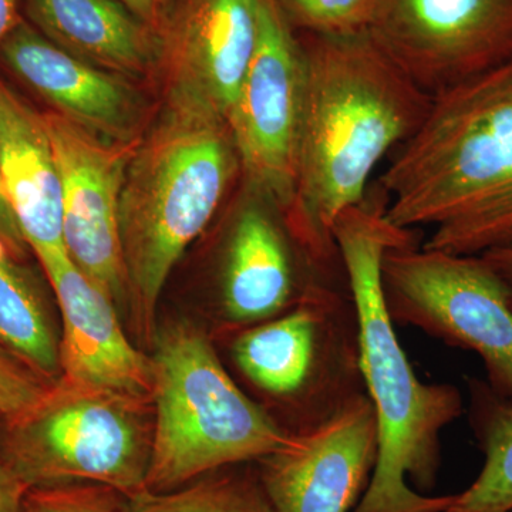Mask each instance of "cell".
<instances>
[{"mask_svg":"<svg viewBox=\"0 0 512 512\" xmlns=\"http://www.w3.org/2000/svg\"><path fill=\"white\" fill-rule=\"evenodd\" d=\"M298 37L303 100L288 218L319 258L343 265L333 225L366 201L377 164L419 130L433 99L367 32Z\"/></svg>","mask_w":512,"mask_h":512,"instance_id":"1","label":"cell"},{"mask_svg":"<svg viewBox=\"0 0 512 512\" xmlns=\"http://www.w3.org/2000/svg\"><path fill=\"white\" fill-rule=\"evenodd\" d=\"M386 218L433 228L423 247L481 255L512 244V55L433 99L384 171Z\"/></svg>","mask_w":512,"mask_h":512,"instance_id":"2","label":"cell"},{"mask_svg":"<svg viewBox=\"0 0 512 512\" xmlns=\"http://www.w3.org/2000/svg\"><path fill=\"white\" fill-rule=\"evenodd\" d=\"M359 318L360 367L375 409L379 451L370 483L352 512H443L451 495H426L440 467V434L464 412L453 384L423 383L414 373L384 302L386 249L421 244L417 229L394 227L386 201H366L333 225Z\"/></svg>","mask_w":512,"mask_h":512,"instance_id":"3","label":"cell"},{"mask_svg":"<svg viewBox=\"0 0 512 512\" xmlns=\"http://www.w3.org/2000/svg\"><path fill=\"white\" fill-rule=\"evenodd\" d=\"M241 177L231 128L215 114L167 104L137 141L121 190L120 239L128 309L150 345L167 279Z\"/></svg>","mask_w":512,"mask_h":512,"instance_id":"4","label":"cell"},{"mask_svg":"<svg viewBox=\"0 0 512 512\" xmlns=\"http://www.w3.org/2000/svg\"><path fill=\"white\" fill-rule=\"evenodd\" d=\"M151 346L153 441L146 490H174L212 471L255 463L291 440L239 387L204 330L190 322L167 323Z\"/></svg>","mask_w":512,"mask_h":512,"instance_id":"5","label":"cell"},{"mask_svg":"<svg viewBox=\"0 0 512 512\" xmlns=\"http://www.w3.org/2000/svg\"><path fill=\"white\" fill-rule=\"evenodd\" d=\"M232 365L289 436L325 426L366 394L359 318L349 289H329L232 333Z\"/></svg>","mask_w":512,"mask_h":512,"instance_id":"6","label":"cell"},{"mask_svg":"<svg viewBox=\"0 0 512 512\" xmlns=\"http://www.w3.org/2000/svg\"><path fill=\"white\" fill-rule=\"evenodd\" d=\"M5 430L0 460L29 488L100 484L123 497L146 490L151 399L59 380Z\"/></svg>","mask_w":512,"mask_h":512,"instance_id":"7","label":"cell"},{"mask_svg":"<svg viewBox=\"0 0 512 512\" xmlns=\"http://www.w3.org/2000/svg\"><path fill=\"white\" fill-rule=\"evenodd\" d=\"M382 286L394 323L476 353L485 382L512 402V305L483 256L421 244L392 247L382 258Z\"/></svg>","mask_w":512,"mask_h":512,"instance_id":"8","label":"cell"},{"mask_svg":"<svg viewBox=\"0 0 512 512\" xmlns=\"http://www.w3.org/2000/svg\"><path fill=\"white\" fill-rule=\"evenodd\" d=\"M222 234L217 305L232 332L281 315L329 289H349L345 265L319 258L288 214L241 178Z\"/></svg>","mask_w":512,"mask_h":512,"instance_id":"9","label":"cell"},{"mask_svg":"<svg viewBox=\"0 0 512 512\" xmlns=\"http://www.w3.org/2000/svg\"><path fill=\"white\" fill-rule=\"evenodd\" d=\"M367 33L436 99L512 55V0H375Z\"/></svg>","mask_w":512,"mask_h":512,"instance_id":"10","label":"cell"},{"mask_svg":"<svg viewBox=\"0 0 512 512\" xmlns=\"http://www.w3.org/2000/svg\"><path fill=\"white\" fill-rule=\"evenodd\" d=\"M303 100L301 42L276 0H258L256 40L228 124L242 178L288 214Z\"/></svg>","mask_w":512,"mask_h":512,"instance_id":"11","label":"cell"},{"mask_svg":"<svg viewBox=\"0 0 512 512\" xmlns=\"http://www.w3.org/2000/svg\"><path fill=\"white\" fill-rule=\"evenodd\" d=\"M62 192L63 242L73 264L128 308L120 239V197L136 143H113L64 119L43 113Z\"/></svg>","mask_w":512,"mask_h":512,"instance_id":"12","label":"cell"},{"mask_svg":"<svg viewBox=\"0 0 512 512\" xmlns=\"http://www.w3.org/2000/svg\"><path fill=\"white\" fill-rule=\"evenodd\" d=\"M258 0H177L157 29L167 104L229 119L254 53Z\"/></svg>","mask_w":512,"mask_h":512,"instance_id":"13","label":"cell"},{"mask_svg":"<svg viewBox=\"0 0 512 512\" xmlns=\"http://www.w3.org/2000/svg\"><path fill=\"white\" fill-rule=\"evenodd\" d=\"M377 451L376 413L363 394L325 426L292 436L255 464L276 512H352L370 483Z\"/></svg>","mask_w":512,"mask_h":512,"instance_id":"14","label":"cell"},{"mask_svg":"<svg viewBox=\"0 0 512 512\" xmlns=\"http://www.w3.org/2000/svg\"><path fill=\"white\" fill-rule=\"evenodd\" d=\"M60 313V379L73 386L151 399L153 363L131 343L117 306L66 251L37 254Z\"/></svg>","mask_w":512,"mask_h":512,"instance_id":"15","label":"cell"},{"mask_svg":"<svg viewBox=\"0 0 512 512\" xmlns=\"http://www.w3.org/2000/svg\"><path fill=\"white\" fill-rule=\"evenodd\" d=\"M0 57L55 113L113 143H136L146 101L127 77L64 52L19 20L0 43Z\"/></svg>","mask_w":512,"mask_h":512,"instance_id":"16","label":"cell"},{"mask_svg":"<svg viewBox=\"0 0 512 512\" xmlns=\"http://www.w3.org/2000/svg\"><path fill=\"white\" fill-rule=\"evenodd\" d=\"M0 174L30 251H66L62 192L45 119L2 80Z\"/></svg>","mask_w":512,"mask_h":512,"instance_id":"17","label":"cell"},{"mask_svg":"<svg viewBox=\"0 0 512 512\" xmlns=\"http://www.w3.org/2000/svg\"><path fill=\"white\" fill-rule=\"evenodd\" d=\"M30 25L83 62L137 77L157 67V30L119 0H25Z\"/></svg>","mask_w":512,"mask_h":512,"instance_id":"18","label":"cell"},{"mask_svg":"<svg viewBox=\"0 0 512 512\" xmlns=\"http://www.w3.org/2000/svg\"><path fill=\"white\" fill-rule=\"evenodd\" d=\"M0 346L33 372L57 383L60 338L32 272L0 241Z\"/></svg>","mask_w":512,"mask_h":512,"instance_id":"19","label":"cell"},{"mask_svg":"<svg viewBox=\"0 0 512 512\" xmlns=\"http://www.w3.org/2000/svg\"><path fill=\"white\" fill-rule=\"evenodd\" d=\"M468 420L484 464L474 483L443 512L512 511V402L498 396L484 380H468Z\"/></svg>","mask_w":512,"mask_h":512,"instance_id":"20","label":"cell"},{"mask_svg":"<svg viewBox=\"0 0 512 512\" xmlns=\"http://www.w3.org/2000/svg\"><path fill=\"white\" fill-rule=\"evenodd\" d=\"M239 466L212 471L174 490H144L124 497L121 512H276L258 471Z\"/></svg>","mask_w":512,"mask_h":512,"instance_id":"21","label":"cell"},{"mask_svg":"<svg viewBox=\"0 0 512 512\" xmlns=\"http://www.w3.org/2000/svg\"><path fill=\"white\" fill-rule=\"evenodd\" d=\"M293 30L306 35L350 36L367 32L375 0H276Z\"/></svg>","mask_w":512,"mask_h":512,"instance_id":"22","label":"cell"},{"mask_svg":"<svg viewBox=\"0 0 512 512\" xmlns=\"http://www.w3.org/2000/svg\"><path fill=\"white\" fill-rule=\"evenodd\" d=\"M124 497L100 484L29 488L22 512H121Z\"/></svg>","mask_w":512,"mask_h":512,"instance_id":"23","label":"cell"},{"mask_svg":"<svg viewBox=\"0 0 512 512\" xmlns=\"http://www.w3.org/2000/svg\"><path fill=\"white\" fill-rule=\"evenodd\" d=\"M53 384L0 346V423L9 426L35 410Z\"/></svg>","mask_w":512,"mask_h":512,"instance_id":"24","label":"cell"},{"mask_svg":"<svg viewBox=\"0 0 512 512\" xmlns=\"http://www.w3.org/2000/svg\"><path fill=\"white\" fill-rule=\"evenodd\" d=\"M0 241L6 245L20 259L25 258L28 252V244L23 238L18 221L13 214L5 185H3L2 174H0Z\"/></svg>","mask_w":512,"mask_h":512,"instance_id":"25","label":"cell"},{"mask_svg":"<svg viewBox=\"0 0 512 512\" xmlns=\"http://www.w3.org/2000/svg\"><path fill=\"white\" fill-rule=\"evenodd\" d=\"M29 487L0 460V512H22Z\"/></svg>","mask_w":512,"mask_h":512,"instance_id":"26","label":"cell"},{"mask_svg":"<svg viewBox=\"0 0 512 512\" xmlns=\"http://www.w3.org/2000/svg\"><path fill=\"white\" fill-rule=\"evenodd\" d=\"M119 2L130 9L137 18L157 30L174 0H119Z\"/></svg>","mask_w":512,"mask_h":512,"instance_id":"27","label":"cell"},{"mask_svg":"<svg viewBox=\"0 0 512 512\" xmlns=\"http://www.w3.org/2000/svg\"><path fill=\"white\" fill-rule=\"evenodd\" d=\"M481 256L507 286L512 305V244L507 245V247L491 249V251L484 252Z\"/></svg>","mask_w":512,"mask_h":512,"instance_id":"28","label":"cell"},{"mask_svg":"<svg viewBox=\"0 0 512 512\" xmlns=\"http://www.w3.org/2000/svg\"><path fill=\"white\" fill-rule=\"evenodd\" d=\"M19 20L18 0H0V43Z\"/></svg>","mask_w":512,"mask_h":512,"instance_id":"29","label":"cell"},{"mask_svg":"<svg viewBox=\"0 0 512 512\" xmlns=\"http://www.w3.org/2000/svg\"><path fill=\"white\" fill-rule=\"evenodd\" d=\"M507 512H512V511H507Z\"/></svg>","mask_w":512,"mask_h":512,"instance_id":"30","label":"cell"}]
</instances>
